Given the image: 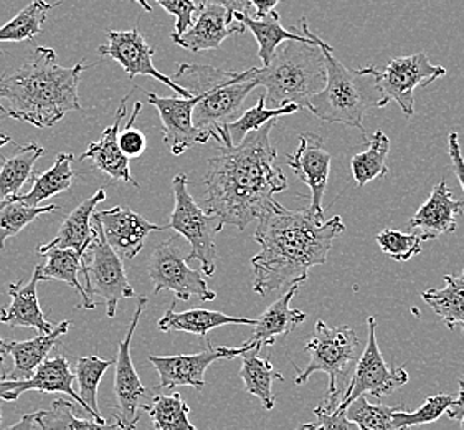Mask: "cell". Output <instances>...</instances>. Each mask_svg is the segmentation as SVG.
Masks as SVG:
<instances>
[{"label":"cell","mask_w":464,"mask_h":430,"mask_svg":"<svg viewBox=\"0 0 464 430\" xmlns=\"http://www.w3.org/2000/svg\"><path fill=\"white\" fill-rule=\"evenodd\" d=\"M198 7H204V5H220L223 9L228 10V12H240V14H246L251 15V4L250 0H196Z\"/></svg>","instance_id":"c3c4849f"},{"label":"cell","mask_w":464,"mask_h":430,"mask_svg":"<svg viewBox=\"0 0 464 430\" xmlns=\"http://www.w3.org/2000/svg\"><path fill=\"white\" fill-rule=\"evenodd\" d=\"M246 28L235 20L232 12L220 5H204L197 12L194 25L182 35H170L172 42L188 52L218 50L230 35H242Z\"/></svg>","instance_id":"ffe728a7"},{"label":"cell","mask_w":464,"mask_h":430,"mask_svg":"<svg viewBox=\"0 0 464 430\" xmlns=\"http://www.w3.org/2000/svg\"><path fill=\"white\" fill-rule=\"evenodd\" d=\"M255 72L256 66L233 72L217 66L177 64L170 80L198 98L192 122L207 142L214 140L220 146H232L227 124L242 114L245 100L258 86Z\"/></svg>","instance_id":"277c9868"},{"label":"cell","mask_w":464,"mask_h":430,"mask_svg":"<svg viewBox=\"0 0 464 430\" xmlns=\"http://www.w3.org/2000/svg\"><path fill=\"white\" fill-rule=\"evenodd\" d=\"M114 365V359H102L100 356H82L76 361L74 379L78 381V396L84 406L90 409L94 421L106 422L102 419L98 407V387L104 373Z\"/></svg>","instance_id":"d590c367"},{"label":"cell","mask_w":464,"mask_h":430,"mask_svg":"<svg viewBox=\"0 0 464 430\" xmlns=\"http://www.w3.org/2000/svg\"><path fill=\"white\" fill-rule=\"evenodd\" d=\"M162 9L176 17V30L172 35H182L194 25L198 12L196 0H156Z\"/></svg>","instance_id":"f6af8a7d"},{"label":"cell","mask_w":464,"mask_h":430,"mask_svg":"<svg viewBox=\"0 0 464 430\" xmlns=\"http://www.w3.org/2000/svg\"><path fill=\"white\" fill-rule=\"evenodd\" d=\"M44 152L45 150L37 142H28L4 160L0 166V204L19 196L20 189L34 178V166Z\"/></svg>","instance_id":"f546056e"},{"label":"cell","mask_w":464,"mask_h":430,"mask_svg":"<svg viewBox=\"0 0 464 430\" xmlns=\"http://www.w3.org/2000/svg\"><path fill=\"white\" fill-rule=\"evenodd\" d=\"M278 120L266 122L235 146H220L208 160L205 172V210L245 230L258 220L288 189V179L276 166L278 152L271 144V132Z\"/></svg>","instance_id":"6da1fadb"},{"label":"cell","mask_w":464,"mask_h":430,"mask_svg":"<svg viewBox=\"0 0 464 430\" xmlns=\"http://www.w3.org/2000/svg\"><path fill=\"white\" fill-rule=\"evenodd\" d=\"M453 401H455V397L450 394H437V396H430L425 404L421 407H418L417 411L407 412L403 406H399V409L393 414V424L399 429H410L415 425L431 424L446 414Z\"/></svg>","instance_id":"b9f144b4"},{"label":"cell","mask_w":464,"mask_h":430,"mask_svg":"<svg viewBox=\"0 0 464 430\" xmlns=\"http://www.w3.org/2000/svg\"><path fill=\"white\" fill-rule=\"evenodd\" d=\"M357 73L373 78V88L381 96L379 108L395 102L401 112L410 118L415 114V90L445 76L446 68L433 65L427 54L420 52L415 55L393 58L383 70L369 65L359 68Z\"/></svg>","instance_id":"9c48e42d"},{"label":"cell","mask_w":464,"mask_h":430,"mask_svg":"<svg viewBox=\"0 0 464 430\" xmlns=\"http://www.w3.org/2000/svg\"><path fill=\"white\" fill-rule=\"evenodd\" d=\"M47 257V262L38 263V270L42 275L44 281H63L66 285H70L72 288L78 291L82 305L80 308L94 309L92 299L88 298L82 281L78 279L80 271H82V253L72 250V249H52L48 252L44 253Z\"/></svg>","instance_id":"4dcf8cb0"},{"label":"cell","mask_w":464,"mask_h":430,"mask_svg":"<svg viewBox=\"0 0 464 430\" xmlns=\"http://www.w3.org/2000/svg\"><path fill=\"white\" fill-rule=\"evenodd\" d=\"M319 45L324 54V88L311 98L309 112L319 120L341 122L349 128H357L365 134L363 118L372 106L379 108V98L365 93L357 70H351L334 56V50L319 37Z\"/></svg>","instance_id":"52a82bcc"},{"label":"cell","mask_w":464,"mask_h":430,"mask_svg":"<svg viewBox=\"0 0 464 430\" xmlns=\"http://www.w3.org/2000/svg\"><path fill=\"white\" fill-rule=\"evenodd\" d=\"M104 199H106V191L100 189L94 192V196L82 202L63 220L58 234L50 242L38 247V253L44 255L52 249H72L83 255L88 245L93 242L94 234H96L94 225H92V217L96 210V206Z\"/></svg>","instance_id":"484cf974"},{"label":"cell","mask_w":464,"mask_h":430,"mask_svg":"<svg viewBox=\"0 0 464 430\" xmlns=\"http://www.w3.org/2000/svg\"><path fill=\"white\" fill-rule=\"evenodd\" d=\"M84 70L83 64L60 65L53 48H35L24 65L0 75V112L38 130L53 128L82 110L78 86Z\"/></svg>","instance_id":"3957f363"},{"label":"cell","mask_w":464,"mask_h":430,"mask_svg":"<svg viewBox=\"0 0 464 430\" xmlns=\"http://www.w3.org/2000/svg\"><path fill=\"white\" fill-rule=\"evenodd\" d=\"M443 279L445 288H430L421 293V298L443 319L450 331L461 325L464 335V270L459 275H445Z\"/></svg>","instance_id":"d6a6232c"},{"label":"cell","mask_w":464,"mask_h":430,"mask_svg":"<svg viewBox=\"0 0 464 430\" xmlns=\"http://www.w3.org/2000/svg\"><path fill=\"white\" fill-rule=\"evenodd\" d=\"M108 42L98 47V54L106 58H111L122 66V70L130 75V80L136 76H150L160 83L168 84L174 93L182 98H192L186 88L170 80V76L160 73L154 66L156 48L150 47L148 40L140 34V28L132 30H108Z\"/></svg>","instance_id":"9a60e30c"},{"label":"cell","mask_w":464,"mask_h":430,"mask_svg":"<svg viewBox=\"0 0 464 430\" xmlns=\"http://www.w3.org/2000/svg\"><path fill=\"white\" fill-rule=\"evenodd\" d=\"M93 225L102 230L104 240L122 260H130L142 250L149 234L164 230L166 227L150 224L132 209L112 207L108 210H94Z\"/></svg>","instance_id":"2e32d148"},{"label":"cell","mask_w":464,"mask_h":430,"mask_svg":"<svg viewBox=\"0 0 464 430\" xmlns=\"http://www.w3.org/2000/svg\"><path fill=\"white\" fill-rule=\"evenodd\" d=\"M148 298L140 297L138 308L132 315L126 337L118 347V356L114 357L116 365V381H114V419L121 430H136L140 419V401L148 396L144 384L140 383L138 371L132 363L130 343L140 325V317L146 311Z\"/></svg>","instance_id":"4fadbf2b"},{"label":"cell","mask_w":464,"mask_h":430,"mask_svg":"<svg viewBox=\"0 0 464 430\" xmlns=\"http://www.w3.org/2000/svg\"><path fill=\"white\" fill-rule=\"evenodd\" d=\"M140 110H142V103L138 102V103L134 104V112L130 114V122L126 124V128L118 134V144L121 148L122 154L128 160L140 158L148 150V140H146L144 132L134 128V122L138 120V114H140Z\"/></svg>","instance_id":"ee69618b"},{"label":"cell","mask_w":464,"mask_h":430,"mask_svg":"<svg viewBox=\"0 0 464 430\" xmlns=\"http://www.w3.org/2000/svg\"><path fill=\"white\" fill-rule=\"evenodd\" d=\"M311 359L304 369H297L295 383L306 384L314 373L329 376V387L321 407L335 412L343 403V393L353 377V367L362 355V341L351 327H329L323 319L316 323V331L306 343Z\"/></svg>","instance_id":"8992f818"},{"label":"cell","mask_w":464,"mask_h":430,"mask_svg":"<svg viewBox=\"0 0 464 430\" xmlns=\"http://www.w3.org/2000/svg\"><path fill=\"white\" fill-rule=\"evenodd\" d=\"M35 412H32V414H25V415H22V419H20L17 424H14V425H10L5 430H34L35 429Z\"/></svg>","instance_id":"816d5d0a"},{"label":"cell","mask_w":464,"mask_h":430,"mask_svg":"<svg viewBox=\"0 0 464 430\" xmlns=\"http://www.w3.org/2000/svg\"><path fill=\"white\" fill-rule=\"evenodd\" d=\"M389 152H391V140L385 132L379 130L373 132V136L369 141V148L353 156L351 171L359 188H363L373 179L387 176L389 168L385 161Z\"/></svg>","instance_id":"e575fe53"},{"label":"cell","mask_w":464,"mask_h":430,"mask_svg":"<svg viewBox=\"0 0 464 430\" xmlns=\"http://www.w3.org/2000/svg\"><path fill=\"white\" fill-rule=\"evenodd\" d=\"M295 430H316V424H301V425Z\"/></svg>","instance_id":"9f6ffc18"},{"label":"cell","mask_w":464,"mask_h":430,"mask_svg":"<svg viewBox=\"0 0 464 430\" xmlns=\"http://www.w3.org/2000/svg\"><path fill=\"white\" fill-rule=\"evenodd\" d=\"M73 383L74 373L70 367L68 359L63 355H58L50 359L47 357L27 379H19V381L5 379L0 384V399L7 403H15L22 394L28 391L65 394L68 397L74 399V403L82 407V411L92 417L90 409L84 406L78 393L74 391Z\"/></svg>","instance_id":"d6986e66"},{"label":"cell","mask_w":464,"mask_h":430,"mask_svg":"<svg viewBox=\"0 0 464 430\" xmlns=\"http://www.w3.org/2000/svg\"><path fill=\"white\" fill-rule=\"evenodd\" d=\"M176 301L164 313V317L159 319V331H162V333L182 331V333H190V335L207 337V335L215 327H225V325H248V327H253L256 323V319L228 317L222 311H214V309L196 308L177 313L174 309L176 308Z\"/></svg>","instance_id":"4316f807"},{"label":"cell","mask_w":464,"mask_h":430,"mask_svg":"<svg viewBox=\"0 0 464 430\" xmlns=\"http://www.w3.org/2000/svg\"><path fill=\"white\" fill-rule=\"evenodd\" d=\"M172 194L174 210L166 229L174 230L177 235H182L190 243L192 250L186 257L187 262H200L205 275L212 277L217 269L215 237L222 232L223 222L217 215L208 214L202 207H198L188 192L187 174H177L174 178Z\"/></svg>","instance_id":"ba28073f"},{"label":"cell","mask_w":464,"mask_h":430,"mask_svg":"<svg viewBox=\"0 0 464 430\" xmlns=\"http://www.w3.org/2000/svg\"><path fill=\"white\" fill-rule=\"evenodd\" d=\"M301 108L297 104H285V106H278V108H268L266 106V96L261 94L258 102L255 106H251L250 110L243 112L235 122L227 124V134L230 138L232 146L242 142L243 138L250 132L260 130L261 126H265L266 122L278 120L281 116H288V114H295L299 112Z\"/></svg>","instance_id":"f35d334b"},{"label":"cell","mask_w":464,"mask_h":430,"mask_svg":"<svg viewBox=\"0 0 464 430\" xmlns=\"http://www.w3.org/2000/svg\"><path fill=\"white\" fill-rule=\"evenodd\" d=\"M134 2H136V4H140V7L146 10V12H152V7L149 5L148 0H134Z\"/></svg>","instance_id":"11a10c76"},{"label":"cell","mask_w":464,"mask_h":430,"mask_svg":"<svg viewBox=\"0 0 464 430\" xmlns=\"http://www.w3.org/2000/svg\"><path fill=\"white\" fill-rule=\"evenodd\" d=\"M10 142H12V138L7 136V134H4V132H0V150H2L4 146L10 144Z\"/></svg>","instance_id":"db71d44e"},{"label":"cell","mask_w":464,"mask_h":430,"mask_svg":"<svg viewBox=\"0 0 464 430\" xmlns=\"http://www.w3.org/2000/svg\"><path fill=\"white\" fill-rule=\"evenodd\" d=\"M377 243L382 252L395 262H409L410 259L421 253V237L418 234H405L393 229H385L377 235Z\"/></svg>","instance_id":"7bdbcfd3"},{"label":"cell","mask_w":464,"mask_h":430,"mask_svg":"<svg viewBox=\"0 0 464 430\" xmlns=\"http://www.w3.org/2000/svg\"><path fill=\"white\" fill-rule=\"evenodd\" d=\"M464 202L458 200L445 181L433 188L425 204L410 219L409 227L418 230L421 240H437L441 235L453 234L458 227V215L463 214Z\"/></svg>","instance_id":"44dd1931"},{"label":"cell","mask_w":464,"mask_h":430,"mask_svg":"<svg viewBox=\"0 0 464 430\" xmlns=\"http://www.w3.org/2000/svg\"><path fill=\"white\" fill-rule=\"evenodd\" d=\"M94 230L93 242L82 255L84 291L94 305L100 299L104 301L106 315L114 318L120 301L136 297V291L128 280L121 257L108 245L96 225Z\"/></svg>","instance_id":"30bf717a"},{"label":"cell","mask_w":464,"mask_h":430,"mask_svg":"<svg viewBox=\"0 0 464 430\" xmlns=\"http://www.w3.org/2000/svg\"><path fill=\"white\" fill-rule=\"evenodd\" d=\"M35 424L42 430H121L120 425L92 419H80L74 406L66 399H56L48 409L35 412Z\"/></svg>","instance_id":"74e56055"},{"label":"cell","mask_w":464,"mask_h":430,"mask_svg":"<svg viewBox=\"0 0 464 430\" xmlns=\"http://www.w3.org/2000/svg\"><path fill=\"white\" fill-rule=\"evenodd\" d=\"M148 93V102L156 106L160 116L164 142L174 156L184 154L194 144H207L204 134L197 130L192 122V114L198 98L168 96L162 98L156 93Z\"/></svg>","instance_id":"e0dca14e"},{"label":"cell","mask_w":464,"mask_h":430,"mask_svg":"<svg viewBox=\"0 0 464 430\" xmlns=\"http://www.w3.org/2000/svg\"><path fill=\"white\" fill-rule=\"evenodd\" d=\"M448 154H450V160H451V164H453L456 178L459 181V184H461V188L464 191V158L463 152H461V146H459L458 132H450Z\"/></svg>","instance_id":"7dc6e473"},{"label":"cell","mask_w":464,"mask_h":430,"mask_svg":"<svg viewBox=\"0 0 464 430\" xmlns=\"http://www.w3.org/2000/svg\"><path fill=\"white\" fill-rule=\"evenodd\" d=\"M367 327H369V339L359 357L357 365L353 367V377L349 381V386L343 393V399L339 409L335 412H341L347 409L349 404L353 403L361 396H372L375 399H383L385 396L395 393L400 387H403L409 383L410 376L405 369V365L399 367H391L383 361L379 345H377V321L375 317L367 318Z\"/></svg>","instance_id":"8fae6325"},{"label":"cell","mask_w":464,"mask_h":430,"mask_svg":"<svg viewBox=\"0 0 464 430\" xmlns=\"http://www.w3.org/2000/svg\"><path fill=\"white\" fill-rule=\"evenodd\" d=\"M42 280V275L37 265L34 269V275L28 283H9L10 305L0 308V323L9 325L10 327H32L40 335H47L53 325L48 321L45 313L40 308L37 287Z\"/></svg>","instance_id":"7402d4cb"},{"label":"cell","mask_w":464,"mask_h":430,"mask_svg":"<svg viewBox=\"0 0 464 430\" xmlns=\"http://www.w3.org/2000/svg\"><path fill=\"white\" fill-rule=\"evenodd\" d=\"M60 210L56 204L52 206H28L19 196L12 197L0 204V250H4L5 240L22 232L37 217Z\"/></svg>","instance_id":"ab89813d"},{"label":"cell","mask_w":464,"mask_h":430,"mask_svg":"<svg viewBox=\"0 0 464 430\" xmlns=\"http://www.w3.org/2000/svg\"><path fill=\"white\" fill-rule=\"evenodd\" d=\"M314 414L317 417L316 430H359V427L341 412H327L321 406H317Z\"/></svg>","instance_id":"bcb514c9"},{"label":"cell","mask_w":464,"mask_h":430,"mask_svg":"<svg viewBox=\"0 0 464 430\" xmlns=\"http://www.w3.org/2000/svg\"><path fill=\"white\" fill-rule=\"evenodd\" d=\"M345 230L343 217H324L306 210H289L275 202L258 219L255 242L260 252L251 259L253 291L266 297L296 283H304L307 273L327 262L335 237Z\"/></svg>","instance_id":"7a4b0ae2"},{"label":"cell","mask_w":464,"mask_h":430,"mask_svg":"<svg viewBox=\"0 0 464 430\" xmlns=\"http://www.w3.org/2000/svg\"><path fill=\"white\" fill-rule=\"evenodd\" d=\"M251 7L255 9L256 19L265 17L271 10L276 9L279 0H250Z\"/></svg>","instance_id":"f907efd6"},{"label":"cell","mask_w":464,"mask_h":430,"mask_svg":"<svg viewBox=\"0 0 464 430\" xmlns=\"http://www.w3.org/2000/svg\"><path fill=\"white\" fill-rule=\"evenodd\" d=\"M128 98H130V94L120 104L111 126H108L102 132L100 140L88 144V148H86V151L80 156L78 161L90 160L93 162L94 168L104 172L106 176L116 179V181L130 182L134 188H140L138 181L132 178V174H130V160L122 154L121 148L118 144V134H120L121 122L124 120V116H126V102H128Z\"/></svg>","instance_id":"603a6c76"},{"label":"cell","mask_w":464,"mask_h":430,"mask_svg":"<svg viewBox=\"0 0 464 430\" xmlns=\"http://www.w3.org/2000/svg\"><path fill=\"white\" fill-rule=\"evenodd\" d=\"M73 160V154L60 152L52 169H48L42 174H34L32 189L25 196H19L20 200H24L28 206H40L42 202L72 188L74 179L73 169H72Z\"/></svg>","instance_id":"1f68e13d"},{"label":"cell","mask_w":464,"mask_h":430,"mask_svg":"<svg viewBox=\"0 0 464 430\" xmlns=\"http://www.w3.org/2000/svg\"><path fill=\"white\" fill-rule=\"evenodd\" d=\"M459 393L455 397L453 404L448 407V417L453 421L461 422V427L464 429V381H459Z\"/></svg>","instance_id":"681fc988"},{"label":"cell","mask_w":464,"mask_h":430,"mask_svg":"<svg viewBox=\"0 0 464 430\" xmlns=\"http://www.w3.org/2000/svg\"><path fill=\"white\" fill-rule=\"evenodd\" d=\"M156 430H198L188 419L190 407L179 393L156 396L152 403L140 404Z\"/></svg>","instance_id":"836d02e7"},{"label":"cell","mask_w":464,"mask_h":430,"mask_svg":"<svg viewBox=\"0 0 464 430\" xmlns=\"http://www.w3.org/2000/svg\"><path fill=\"white\" fill-rule=\"evenodd\" d=\"M4 359H5V356L0 355V384L4 383L9 375L5 373V369H4ZM2 401V399H0ZM0 411H2V407H0ZM0 419H2V412H0Z\"/></svg>","instance_id":"f5cc1de1"},{"label":"cell","mask_w":464,"mask_h":430,"mask_svg":"<svg viewBox=\"0 0 464 430\" xmlns=\"http://www.w3.org/2000/svg\"><path fill=\"white\" fill-rule=\"evenodd\" d=\"M205 345L207 347L196 355L149 356L150 365L154 366L159 373L156 391L182 386L202 391L205 387V371L214 365L215 361H230L245 355L246 351L256 349L248 343H243L242 347H215L208 339Z\"/></svg>","instance_id":"5bb4252c"},{"label":"cell","mask_w":464,"mask_h":430,"mask_svg":"<svg viewBox=\"0 0 464 430\" xmlns=\"http://www.w3.org/2000/svg\"><path fill=\"white\" fill-rule=\"evenodd\" d=\"M70 327V321H62L47 335H40L27 341H9L0 337V355L10 356L14 361L12 373H9L7 379L19 381L34 375V371L47 359L50 351L58 345V339L68 333Z\"/></svg>","instance_id":"d4e9b609"},{"label":"cell","mask_w":464,"mask_h":430,"mask_svg":"<svg viewBox=\"0 0 464 430\" xmlns=\"http://www.w3.org/2000/svg\"><path fill=\"white\" fill-rule=\"evenodd\" d=\"M397 409V406L371 404L365 396H361L347 406L343 414L359 430H410L399 429L393 424V414Z\"/></svg>","instance_id":"60d3db41"},{"label":"cell","mask_w":464,"mask_h":430,"mask_svg":"<svg viewBox=\"0 0 464 430\" xmlns=\"http://www.w3.org/2000/svg\"><path fill=\"white\" fill-rule=\"evenodd\" d=\"M331 154L325 151L324 140L314 132H303L299 136L297 150L288 156V166L311 189V206L313 214L324 217L323 199H324L329 169H331Z\"/></svg>","instance_id":"ac0fdd59"},{"label":"cell","mask_w":464,"mask_h":430,"mask_svg":"<svg viewBox=\"0 0 464 430\" xmlns=\"http://www.w3.org/2000/svg\"><path fill=\"white\" fill-rule=\"evenodd\" d=\"M296 28L309 40L281 44L269 65L255 72L256 84L266 90V102L275 108L293 103L309 110L311 98L324 88L325 62L319 37L307 25L306 17Z\"/></svg>","instance_id":"5b68a950"},{"label":"cell","mask_w":464,"mask_h":430,"mask_svg":"<svg viewBox=\"0 0 464 430\" xmlns=\"http://www.w3.org/2000/svg\"><path fill=\"white\" fill-rule=\"evenodd\" d=\"M233 17L238 22H242L245 28H248L255 40L258 42V56H260L263 66L269 65V62L273 60V56L276 55L281 44L285 42H293V40H301L306 42L309 40L306 34L299 32H288L286 28L281 25V19L276 10H271L265 17H251L246 14L240 12H233Z\"/></svg>","instance_id":"83f0119b"},{"label":"cell","mask_w":464,"mask_h":430,"mask_svg":"<svg viewBox=\"0 0 464 430\" xmlns=\"http://www.w3.org/2000/svg\"><path fill=\"white\" fill-rule=\"evenodd\" d=\"M60 5L47 0H32L25 9L0 27V42H30L42 32L48 19V12Z\"/></svg>","instance_id":"8d00e7d4"},{"label":"cell","mask_w":464,"mask_h":430,"mask_svg":"<svg viewBox=\"0 0 464 430\" xmlns=\"http://www.w3.org/2000/svg\"><path fill=\"white\" fill-rule=\"evenodd\" d=\"M242 357V377L245 391L258 397L265 411H273L276 406V399L273 394V383L283 381V375L273 367L269 357H261L260 349L246 351Z\"/></svg>","instance_id":"f1b7e54d"},{"label":"cell","mask_w":464,"mask_h":430,"mask_svg":"<svg viewBox=\"0 0 464 430\" xmlns=\"http://www.w3.org/2000/svg\"><path fill=\"white\" fill-rule=\"evenodd\" d=\"M301 283L291 285L289 290L276 299L273 305L265 309V313L256 318L253 325V335L245 343L253 345L256 349L263 347H273L278 337H288L301 323L307 318L306 313L301 309L291 308V301L296 297Z\"/></svg>","instance_id":"cb8c5ba5"},{"label":"cell","mask_w":464,"mask_h":430,"mask_svg":"<svg viewBox=\"0 0 464 430\" xmlns=\"http://www.w3.org/2000/svg\"><path fill=\"white\" fill-rule=\"evenodd\" d=\"M182 257V250L177 245V237H170L166 242L159 243L150 253L148 271L149 279L154 285V293L172 291L176 299L188 301L192 297L200 301H214L217 293L208 288L204 275L192 270Z\"/></svg>","instance_id":"7c38bea8"}]
</instances>
